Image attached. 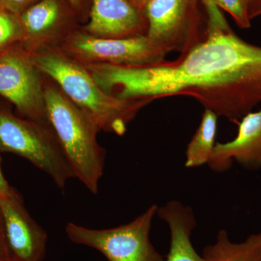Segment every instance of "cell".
Segmentation results:
<instances>
[{
  "instance_id": "5bb4252c",
  "label": "cell",
  "mask_w": 261,
  "mask_h": 261,
  "mask_svg": "<svg viewBox=\"0 0 261 261\" xmlns=\"http://www.w3.org/2000/svg\"><path fill=\"white\" fill-rule=\"evenodd\" d=\"M202 256L203 261H261V232L233 243L226 230H220L215 243L204 248Z\"/></svg>"
},
{
  "instance_id": "9a60e30c",
  "label": "cell",
  "mask_w": 261,
  "mask_h": 261,
  "mask_svg": "<svg viewBox=\"0 0 261 261\" xmlns=\"http://www.w3.org/2000/svg\"><path fill=\"white\" fill-rule=\"evenodd\" d=\"M219 116L210 110H205L198 128L187 145L185 167L195 168L208 164L215 147Z\"/></svg>"
},
{
  "instance_id": "3957f363",
  "label": "cell",
  "mask_w": 261,
  "mask_h": 261,
  "mask_svg": "<svg viewBox=\"0 0 261 261\" xmlns=\"http://www.w3.org/2000/svg\"><path fill=\"white\" fill-rule=\"evenodd\" d=\"M48 121L75 178L94 195L104 173L106 151L99 145L100 130L58 87L44 89Z\"/></svg>"
},
{
  "instance_id": "603a6c76",
  "label": "cell",
  "mask_w": 261,
  "mask_h": 261,
  "mask_svg": "<svg viewBox=\"0 0 261 261\" xmlns=\"http://www.w3.org/2000/svg\"><path fill=\"white\" fill-rule=\"evenodd\" d=\"M70 1L73 5H76L80 3V0H70Z\"/></svg>"
},
{
  "instance_id": "9c48e42d",
  "label": "cell",
  "mask_w": 261,
  "mask_h": 261,
  "mask_svg": "<svg viewBox=\"0 0 261 261\" xmlns=\"http://www.w3.org/2000/svg\"><path fill=\"white\" fill-rule=\"evenodd\" d=\"M0 214L11 261H43L47 233L27 211L15 189L0 197Z\"/></svg>"
},
{
  "instance_id": "5b68a950",
  "label": "cell",
  "mask_w": 261,
  "mask_h": 261,
  "mask_svg": "<svg viewBox=\"0 0 261 261\" xmlns=\"http://www.w3.org/2000/svg\"><path fill=\"white\" fill-rule=\"evenodd\" d=\"M159 206L152 205L126 224L106 229H92L69 222L65 233L72 243L93 248L108 261H165L149 239Z\"/></svg>"
},
{
  "instance_id": "30bf717a",
  "label": "cell",
  "mask_w": 261,
  "mask_h": 261,
  "mask_svg": "<svg viewBox=\"0 0 261 261\" xmlns=\"http://www.w3.org/2000/svg\"><path fill=\"white\" fill-rule=\"evenodd\" d=\"M238 123L235 138L216 143L207 164L214 172H226L233 161L250 171L261 169V109L247 113Z\"/></svg>"
},
{
  "instance_id": "52a82bcc",
  "label": "cell",
  "mask_w": 261,
  "mask_h": 261,
  "mask_svg": "<svg viewBox=\"0 0 261 261\" xmlns=\"http://www.w3.org/2000/svg\"><path fill=\"white\" fill-rule=\"evenodd\" d=\"M41 74L30 51L21 44L0 53V96L12 103L22 118L50 125Z\"/></svg>"
},
{
  "instance_id": "44dd1931",
  "label": "cell",
  "mask_w": 261,
  "mask_h": 261,
  "mask_svg": "<svg viewBox=\"0 0 261 261\" xmlns=\"http://www.w3.org/2000/svg\"><path fill=\"white\" fill-rule=\"evenodd\" d=\"M13 190L14 188L10 186L3 174V170H2L1 156H0V197L10 195Z\"/></svg>"
},
{
  "instance_id": "6da1fadb",
  "label": "cell",
  "mask_w": 261,
  "mask_h": 261,
  "mask_svg": "<svg viewBox=\"0 0 261 261\" xmlns=\"http://www.w3.org/2000/svg\"><path fill=\"white\" fill-rule=\"evenodd\" d=\"M202 39L176 61L147 65L92 63L99 87L122 100L188 96L205 110L238 123L261 104V47L239 37L211 0H202Z\"/></svg>"
},
{
  "instance_id": "8fae6325",
  "label": "cell",
  "mask_w": 261,
  "mask_h": 261,
  "mask_svg": "<svg viewBox=\"0 0 261 261\" xmlns=\"http://www.w3.org/2000/svg\"><path fill=\"white\" fill-rule=\"evenodd\" d=\"M87 32L96 37L123 39L146 35L147 23L130 0H92Z\"/></svg>"
},
{
  "instance_id": "d6986e66",
  "label": "cell",
  "mask_w": 261,
  "mask_h": 261,
  "mask_svg": "<svg viewBox=\"0 0 261 261\" xmlns=\"http://www.w3.org/2000/svg\"><path fill=\"white\" fill-rule=\"evenodd\" d=\"M0 261H11L6 240H5L1 214H0Z\"/></svg>"
},
{
  "instance_id": "e0dca14e",
  "label": "cell",
  "mask_w": 261,
  "mask_h": 261,
  "mask_svg": "<svg viewBox=\"0 0 261 261\" xmlns=\"http://www.w3.org/2000/svg\"><path fill=\"white\" fill-rule=\"evenodd\" d=\"M220 9L231 15L235 23L240 29H247L251 27V20L247 13L246 0H211Z\"/></svg>"
},
{
  "instance_id": "ffe728a7",
  "label": "cell",
  "mask_w": 261,
  "mask_h": 261,
  "mask_svg": "<svg viewBox=\"0 0 261 261\" xmlns=\"http://www.w3.org/2000/svg\"><path fill=\"white\" fill-rule=\"evenodd\" d=\"M247 13L250 20L261 15V0H246Z\"/></svg>"
},
{
  "instance_id": "ba28073f",
  "label": "cell",
  "mask_w": 261,
  "mask_h": 261,
  "mask_svg": "<svg viewBox=\"0 0 261 261\" xmlns=\"http://www.w3.org/2000/svg\"><path fill=\"white\" fill-rule=\"evenodd\" d=\"M63 49L80 63L130 66L158 64L168 55L147 35L104 39L75 33L65 39Z\"/></svg>"
},
{
  "instance_id": "7402d4cb",
  "label": "cell",
  "mask_w": 261,
  "mask_h": 261,
  "mask_svg": "<svg viewBox=\"0 0 261 261\" xmlns=\"http://www.w3.org/2000/svg\"><path fill=\"white\" fill-rule=\"evenodd\" d=\"M130 1L132 2V4L135 5L136 8L142 11L149 0H130Z\"/></svg>"
},
{
  "instance_id": "7a4b0ae2",
  "label": "cell",
  "mask_w": 261,
  "mask_h": 261,
  "mask_svg": "<svg viewBox=\"0 0 261 261\" xmlns=\"http://www.w3.org/2000/svg\"><path fill=\"white\" fill-rule=\"evenodd\" d=\"M39 70L54 81L71 102L80 108L99 130L124 135L128 123L147 99L122 100L103 91L82 63L65 51L45 49L30 51Z\"/></svg>"
},
{
  "instance_id": "4fadbf2b",
  "label": "cell",
  "mask_w": 261,
  "mask_h": 261,
  "mask_svg": "<svg viewBox=\"0 0 261 261\" xmlns=\"http://www.w3.org/2000/svg\"><path fill=\"white\" fill-rule=\"evenodd\" d=\"M61 18V7L57 0H42L24 10L20 15L25 49L31 51L34 44L53 32Z\"/></svg>"
},
{
  "instance_id": "2e32d148",
  "label": "cell",
  "mask_w": 261,
  "mask_h": 261,
  "mask_svg": "<svg viewBox=\"0 0 261 261\" xmlns=\"http://www.w3.org/2000/svg\"><path fill=\"white\" fill-rule=\"evenodd\" d=\"M13 15L0 6V53L23 42V29Z\"/></svg>"
},
{
  "instance_id": "cb8c5ba5",
  "label": "cell",
  "mask_w": 261,
  "mask_h": 261,
  "mask_svg": "<svg viewBox=\"0 0 261 261\" xmlns=\"http://www.w3.org/2000/svg\"><path fill=\"white\" fill-rule=\"evenodd\" d=\"M0 6H1V5H0Z\"/></svg>"
},
{
  "instance_id": "8992f818",
  "label": "cell",
  "mask_w": 261,
  "mask_h": 261,
  "mask_svg": "<svg viewBox=\"0 0 261 261\" xmlns=\"http://www.w3.org/2000/svg\"><path fill=\"white\" fill-rule=\"evenodd\" d=\"M202 0H149L142 13L147 36L168 54H184L203 37Z\"/></svg>"
},
{
  "instance_id": "277c9868",
  "label": "cell",
  "mask_w": 261,
  "mask_h": 261,
  "mask_svg": "<svg viewBox=\"0 0 261 261\" xmlns=\"http://www.w3.org/2000/svg\"><path fill=\"white\" fill-rule=\"evenodd\" d=\"M0 152L27 160L47 173L61 190H64L68 180L75 178L50 125L16 116L3 106H0Z\"/></svg>"
},
{
  "instance_id": "ac0fdd59",
  "label": "cell",
  "mask_w": 261,
  "mask_h": 261,
  "mask_svg": "<svg viewBox=\"0 0 261 261\" xmlns=\"http://www.w3.org/2000/svg\"><path fill=\"white\" fill-rule=\"evenodd\" d=\"M33 0H0L1 7L13 13L20 15Z\"/></svg>"
},
{
  "instance_id": "7c38bea8",
  "label": "cell",
  "mask_w": 261,
  "mask_h": 261,
  "mask_svg": "<svg viewBox=\"0 0 261 261\" xmlns=\"http://www.w3.org/2000/svg\"><path fill=\"white\" fill-rule=\"evenodd\" d=\"M157 216L167 224L171 233L169 251L165 261H203L192 243L197 221L190 206L171 200L159 207Z\"/></svg>"
}]
</instances>
